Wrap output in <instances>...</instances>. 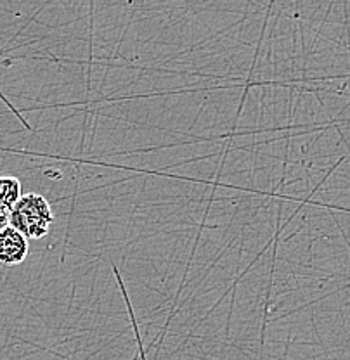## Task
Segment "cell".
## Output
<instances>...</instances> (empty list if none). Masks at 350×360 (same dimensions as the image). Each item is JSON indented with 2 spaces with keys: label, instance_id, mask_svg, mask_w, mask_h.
I'll list each match as a JSON object with an SVG mask.
<instances>
[{
  "label": "cell",
  "instance_id": "cell-2",
  "mask_svg": "<svg viewBox=\"0 0 350 360\" xmlns=\"http://www.w3.org/2000/svg\"><path fill=\"white\" fill-rule=\"evenodd\" d=\"M28 251V239L21 232H18L11 225L0 231V264L6 267L20 265L26 260Z\"/></svg>",
  "mask_w": 350,
  "mask_h": 360
},
{
  "label": "cell",
  "instance_id": "cell-4",
  "mask_svg": "<svg viewBox=\"0 0 350 360\" xmlns=\"http://www.w3.org/2000/svg\"><path fill=\"white\" fill-rule=\"evenodd\" d=\"M9 215H11L9 210L0 208V231H4L6 227H9Z\"/></svg>",
  "mask_w": 350,
  "mask_h": 360
},
{
  "label": "cell",
  "instance_id": "cell-1",
  "mask_svg": "<svg viewBox=\"0 0 350 360\" xmlns=\"http://www.w3.org/2000/svg\"><path fill=\"white\" fill-rule=\"evenodd\" d=\"M54 222V213L44 196L37 193L23 194L9 215V225L26 239H42Z\"/></svg>",
  "mask_w": 350,
  "mask_h": 360
},
{
  "label": "cell",
  "instance_id": "cell-3",
  "mask_svg": "<svg viewBox=\"0 0 350 360\" xmlns=\"http://www.w3.org/2000/svg\"><path fill=\"white\" fill-rule=\"evenodd\" d=\"M21 182L11 175H0V208L13 210L21 200Z\"/></svg>",
  "mask_w": 350,
  "mask_h": 360
}]
</instances>
